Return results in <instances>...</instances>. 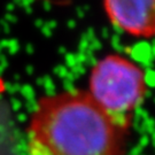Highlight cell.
<instances>
[{
  "label": "cell",
  "mask_w": 155,
  "mask_h": 155,
  "mask_svg": "<svg viewBox=\"0 0 155 155\" xmlns=\"http://www.w3.org/2000/svg\"><path fill=\"white\" fill-rule=\"evenodd\" d=\"M147 91L145 71L120 54L95 62L89 78L90 97L115 122L127 129Z\"/></svg>",
  "instance_id": "2"
},
{
  "label": "cell",
  "mask_w": 155,
  "mask_h": 155,
  "mask_svg": "<svg viewBox=\"0 0 155 155\" xmlns=\"http://www.w3.org/2000/svg\"><path fill=\"white\" fill-rule=\"evenodd\" d=\"M125 129L85 91L44 95L27 129L29 155H124Z\"/></svg>",
  "instance_id": "1"
},
{
  "label": "cell",
  "mask_w": 155,
  "mask_h": 155,
  "mask_svg": "<svg viewBox=\"0 0 155 155\" xmlns=\"http://www.w3.org/2000/svg\"><path fill=\"white\" fill-rule=\"evenodd\" d=\"M6 90V84H5V81L2 79V78L0 77V97L2 95V93L5 92Z\"/></svg>",
  "instance_id": "4"
},
{
  "label": "cell",
  "mask_w": 155,
  "mask_h": 155,
  "mask_svg": "<svg viewBox=\"0 0 155 155\" xmlns=\"http://www.w3.org/2000/svg\"><path fill=\"white\" fill-rule=\"evenodd\" d=\"M110 23L136 38H155V0H104Z\"/></svg>",
  "instance_id": "3"
}]
</instances>
